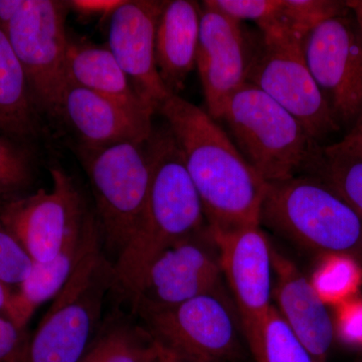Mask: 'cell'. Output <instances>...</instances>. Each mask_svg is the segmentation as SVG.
I'll use <instances>...</instances> for the list:
<instances>
[{
	"mask_svg": "<svg viewBox=\"0 0 362 362\" xmlns=\"http://www.w3.org/2000/svg\"><path fill=\"white\" fill-rule=\"evenodd\" d=\"M173 362H178V361H176V359H175V361H173Z\"/></svg>",
	"mask_w": 362,
	"mask_h": 362,
	"instance_id": "obj_35",
	"label": "cell"
},
{
	"mask_svg": "<svg viewBox=\"0 0 362 362\" xmlns=\"http://www.w3.org/2000/svg\"><path fill=\"white\" fill-rule=\"evenodd\" d=\"M124 0H71L69 9L82 20H109Z\"/></svg>",
	"mask_w": 362,
	"mask_h": 362,
	"instance_id": "obj_31",
	"label": "cell"
},
{
	"mask_svg": "<svg viewBox=\"0 0 362 362\" xmlns=\"http://www.w3.org/2000/svg\"><path fill=\"white\" fill-rule=\"evenodd\" d=\"M350 13L347 1L282 0L277 13L258 28L261 33H276L303 44L307 35L323 21Z\"/></svg>",
	"mask_w": 362,
	"mask_h": 362,
	"instance_id": "obj_23",
	"label": "cell"
},
{
	"mask_svg": "<svg viewBox=\"0 0 362 362\" xmlns=\"http://www.w3.org/2000/svg\"><path fill=\"white\" fill-rule=\"evenodd\" d=\"M211 233L220 252L223 275L233 293L242 330L249 342L261 330L272 307V245L259 226Z\"/></svg>",
	"mask_w": 362,
	"mask_h": 362,
	"instance_id": "obj_13",
	"label": "cell"
},
{
	"mask_svg": "<svg viewBox=\"0 0 362 362\" xmlns=\"http://www.w3.org/2000/svg\"><path fill=\"white\" fill-rule=\"evenodd\" d=\"M332 145L343 152L362 158V117L347 131L339 142L333 143Z\"/></svg>",
	"mask_w": 362,
	"mask_h": 362,
	"instance_id": "obj_32",
	"label": "cell"
},
{
	"mask_svg": "<svg viewBox=\"0 0 362 362\" xmlns=\"http://www.w3.org/2000/svg\"><path fill=\"white\" fill-rule=\"evenodd\" d=\"M113 290V263L89 211L77 265L30 335L25 362H80L103 322L105 299Z\"/></svg>",
	"mask_w": 362,
	"mask_h": 362,
	"instance_id": "obj_3",
	"label": "cell"
},
{
	"mask_svg": "<svg viewBox=\"0 0 362 362\" xmlns=\"http://www.w3.org/2000/svg\"><path fill=\"white\" fill-rule=\"evenodd\" d=\"M220 252L209 226L162 252L130 302L133 314L171 308L223 291Z\"/></svg>",
	"mask_w": 362,
	"mask_h": 362,
	"instance_id": "obj_12",
	"label": "cell"
},
{
	"mask_svg": "<svg viewBox=\"0 0 362 362\" xmlns=\"http://www.w3.org/2000/svg\"><path fill=\"white\" fill-rule=\"evenodd\" d=\"M157 112L182 152L211 232L261 225L268 182L247 163L218 121L180 95H169Z\"/></svg>",
	"mask_w": 362,
	"mask_h": 362,
	"instance_id": "obj_1",
	"label": "cell"
},
{
	"mask_svg": "<svg viewBox=\"0 0 362 362\" xmlns=\"http://www.w3.org/2000/svg\"><path fill=\"white\" fill-rule=\"evenodd\" d=\"M146 146L151 168L146 206L132 237L113 261V292L129 304L156 259L207 226L201 199L168 127L152 131Z\"/></svg>",
	"mask_w": 362,
	"mask_h": 362,
	"instance_id": "obj_2",
	"label": "cell"
},
{
	"mask_svg": "<svg viewBox=\"0 0 362 362\" xmlns=\"http://www.w3.org/2000/svg\"><path fill=\"white\" fill-rule=\"evenodd\" d=\"M80 136V144L104 147L126 141H146L153 127L136 120L119 105L68 81L59 106Z\"/></svg>",
	"mask_w": 362,
	"mask_h": 362,
	"instance_id": "obj_17",
	"label": "cell"
},
{
	"mask_svg": "<svg viewBox=\"0 0 362 362\" xmlns=\"http://www.w3.org/2000/svg\"><path fill=\"white\" fill-rule=\"evenodd\" d=\"M276 309L315 362H327L334 326L313 283L294 263L272 247Z\"/></svg>",
	"mask_w": 362,
	"mask_h": 362,
	"instance_id": "obj_16",
	"label": "cell"
},
{
	"mask_svg": "<svg viewBox=\"0 0 362 362\" xmlns=\"http://www.w3.org/2000/svg\"><path fill=\"white\" fill-rule=\"evenodd\" d=\"M202 4L233 20L252 21L258 25L277 13L282 0H206Z\"/></svg>",
	"mask_w": 362,
	"mask_h": 362,
	"instance_id": "obj_29",
	"label": "cell"
},
{
	"mask_svg": "<svg viewBox=\"0 0 362 362\" xmlns=\"http://www.w3.org/2000/svg\"><path fill=\"white\" fill-rule=\"evenodd\" d=\"M247 343L256 362H315L274 305L258 334Z\"/></svg>",
	"mask_w": 362,
	"mask_h": 362,
	"instance_id": "obj_24",
	"label": "cell"
},
{
	"mask_svg": "<svg viewBox=\"0 0 362 362\" xmlns=\"http://www.w3.org/2000/svg\"><path fill=\"white\" fill-rule=\"evenodd\" d=\"M261 223L298 246L328 257L362 254V220L318 176L268 183Z\"/></svg>",
	"mask_w": 362,
	"mask_h": 362,
	"instance_id": "obj_5",
	"label": "cell"
},
{
	"mask_svg": "<svg viewBox=\"0 0 362 362\" xmlns=\"http://www.w3.org/2000/svg\"><path fill=\"white\" fill-rule=\"evenodd\" d=\"M39 116L25 71L0 28V135L32 139L40 133Z\"/></svg>",
	"mask_w": 362,
	"mask_h": 362,
	"instance_id": "obj_20",
	"label": "cell"
},
{
	"mask_svg": "<svg viewBox=\"0 0 362 362\" xmlns=\"http://www.w3.org/2000/svg\"><path fill=\"white\" fill-rule=\"evenodd\" d=\"M66 74L68 81L111 100L136 120L152 127L156 112L138 96L107 45L69 35Z\"/></svg>",
	"mask_w": 362,
	"mask_h": 362,
	"instance_id": "obj_18",
	"label": "cell"
},
{
	"mask_svg": "<svg viewBox=\"0 0 362 362\" xmlns=\"http://www.w3.org/2000/svg\"><path fill=\"white\" fill-rule=\"evenodd\" d=\"M51 189L0 202V218L35 263H47L82 230L89 209L65 170L51 169Z\"/></svg>",
	"mask_w": 362,
	"mask_h": 362,
	"instance_id": "obj_10",
	"label": "cell"
},
{
	"mask_svg": "<svg viewBox=\"0 0 362 362\" xmlns=\"http://www.w3.org/2000/svg\"><path fill=\"white\" fill-rule=\"evenodd\" d=\"M66 1L20 0L2 30L25 71L37 110L59 115L68 84Z\"/></svg>",
	"mask_w": 362,
	"mask_h": 362,
	"instance_id": "obj_7",
	"label": "cell"
},
{
	"mask_svg": "<svg viewBox=\"0 0 362 362\" xmlns=\"http://www.w3.org/2000/svg\"><path fill=\"white\" fill-rule=\"evenodd\" d=\"M146 328L120 312L105 318L80 362H173Z\"/></svg>",
	"mask_w": 362,
	"mask_h": 362,
	"instance_id": "obj_22",
	"label": "cell"
},
{
	"mask_svg": "<svg viewBox=\"0 0 362 362\" xmlns=\"http://www.w3.org/2000/svg\"><path fill=\"white\" fill-rule=\"evenodd\" d=\"M303 54L333 118L349 131L362 117V33L354 14L316 26Z\"/></svg>",
	"mask_w": 362,
	"mask_h": 362,
	"instance_id": "obj_11",
	"label": "cell"
},
{
	"mask_svg": "<svg viewBox=\"0 0 362 362\" xmlns=\"http://www.w3.org/2000/svg\"><path fill=\"white\" fill-rule=\"evenodd\" d=\"M33 176L30 152L11 138L0 135V202L26 194Z\"/></svg>",
	"mask_w": 362,
	"mask_h": 362,
	"instance_id": "obj_26",
	"label": "cell"
},
{
	"mask_svg": "<svg viewBox=\"0 0 362 362\" xmlns=\"http://www.w3.org/2000/svg\"><path fill=\"white\" fill-rule=\"evenodd\" d=\"M14 289L13 286L6 284L4 281L0 280V316L7 318L9 307L13 301Z\"/></svg>",
	"mask_w": 362,
	"mask_h": 362,
	"instance_id": "obj_33",
	"label": "cell"
},
{
	"mask_svg": "<svg viewBox=\"0 0 362 362\" xmlns=\"http://www.w3.org/2000/svg\"><path fill=\"white\" fill-rule=\"evenodd\" d=\"M134 315L178 362H226L239 354L242 324L223 290Z\"/></svg>",
	"mask_w": 362,
	"mask_h": 362,
	"instance_id": "obj_8",
	"label": "cell"
},
{
	"mask_svg": "<svg viewBox=\"0 0 362 362\" xmlns=\"http://www.w3.org/2000/svg\"><path fill=\"white\" fill-rule=\"evenodd\" d=\"M30 335L0 316V362H25Z\"/></svg>",
	"mask_w": 362,
	"mask_h": 362,
	"instance_id": "obj_30",
	"label": "cell"
},
{
	"mask_svg": "<svg viewBox=\"0 0 362 362\" xmlns=\"http://www.w3.org/2000/svg\"><path fill=\"white\" fill-rule=\"evenodd\" d=\"M247 83L289 112L317 142L340 130L306 65L302 42L259 32Z\"/></svg>",
	"mask_w": 362,
	"mask_h": 362,
	"instance_id": "obj_9",
	"label": "cell"
},
{
	"mask_svg": "<svg viewBox=\"0 0 362 362\" xmlns=\"http://www.w3.org/2000/svg\"><path fill=\"white\" fill-rule=\"evenodd\" d=\"M164 1L124 0L109 18L108 45L138 96L154 111L170 95L157 71L156 37Z\"/></svg>",
	"mask_w": 362,
	"mask_h": 362,
	"instance_id": "obj_15",
	"label": "cell"
},
{
	"mask_svg": "<svg viewBox=\"0 0 362 362\" xmlns=\"http://www.w3.org/2000/svg\"><path fill=\"white\" fill-rule=\"evenodd\" d=\"M83 230L84 226L52 261L47 263L33 262L28 276L14 289L13 301L7 314V319L18 327L26 329L28 321L40 305L54 299L68 282L80 256Z\"/></svg>",
	"mask_w": 362,
	"mask_h": 362,
	"instance_id": "obj_21",
	"label": "cell"
},
{
	"mask_svg": "<svg viewBox=\"0 0 362 362\" xmlns=\"http://www.w3.org/2000/svg\"><path fill=\"white\" fill-rule=\"evenodd\" d=\"M255 39L242 21L202 4L197 69L214 120L220 121L228 100L247 82Z\"/></svg>",
	"mask_w": 362,
	"mask_h": 362,
	"instance_id": "obj_14",
	"label": "cell"
},
{
	"mask_svg": "<svg viewBox=\"0 0 362 362\" xmlns=\"http://www.w3.org/2000/svg\"><path fill=\"white\" fill-rule=\"evenodd\" d=\"M341 195L362 220V158L323 146L322 156L313 173Z\"/></svg>",
	"mask_w": 362,
	"mask_h": 362,
	"instance_id": "obj_25",
	"label": "cell"
},
{
	"mask_svg": "<svg viewBox=\"0 0 362 362\" xmlns=\"http://www.w3.org/2000/svg\"><path fill=\"white\" fill-rule=\"evenodd\" d=\"M347 4H349L350 11L356 18L362 33V0H349Z\"/></svg>",
	"mask_w": 362,
	"mask_h": 362,
	"instance_id": "obj_34",
	"label": "cell"
},
{
	"mask_svg": "<svg viewBox=\"0 0 362 362\" xmlns=\"http://www.w3.org/2000/svg\"><path fill=\"white\" fill-rule=\"evenodd\" d=\"M32 265V259L0 218V280L16 288Z\"/></svg>",
	"mask_w": 362,
	"mask_h": 362,
	"instance_id": "obj_27",
	"label": "cell"
},
{
	"mask_svg": "<svg viewBox=\"0 0 362 362\" xmlns=\"http://www.w3.org/2000/svg\"><path fill=\"white\" fill-rule=\"evenodd\" d=\"M220 121L240 154L267 182L315 170L323 146L277 102L251 83L228 100Z\"/></svg>",
	"mask_w": 362,
	"mask_h": 362,
	"instance_id": "obj_4",
	"label": "cell"
},
{
	"mask_svg": "<svg viewBox=\"0 0 362 362\" xmlns=\"http://www.w3.org/2000/svg\"><path fill=\"white\" fill-rule=\"evenodd\" d=\"M202 4L192 0L164 1L156 37L157 71L170 94L180 95L197 68Z\"/></svg>",
	"mask_w": 362,
	"mask_h": 362,
	"instance_id": "obj_19",
	"label": "cell"
},
{
	"mask_svg": "<svg viewBox=\"0 0 362 362\" xmlns=\"http://www.w3.org/2000/svg\"><path fill=\"white\" fill-rule=\"evenodd\" d=\"M146 141L78 147L94 195L104 250L114 259L132 237L146 206L151 180Z\"/></svg>",
	"mask_w": 362,
	"mask_h": 362,
	"instance_id": "obj_6",
	"label": "cell"
},
{
	"mask_svg": "<svg viewBox=\"0 0 362 362\" xmlns=\"http://www.w3.org/2000/svg\"><path fill=\"white\" fill-rule=\"evenodd\" d=\"M328 262L321 267L313 280L320 296L334 298L341 296L356 282V269L350 258L346 257H328Z\"/></svg>",
	"mask_w": 362,
	"mask_h": 362,
	"instance_id": "obj_28",
	"label": "cell"
}]
</instances>
